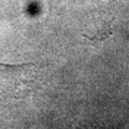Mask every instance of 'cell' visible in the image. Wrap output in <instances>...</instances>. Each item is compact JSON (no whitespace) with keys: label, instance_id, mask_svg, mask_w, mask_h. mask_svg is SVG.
Masks as SVG:
<instances>
[{"label":"cell","instance_id":"6da1fadb","mask_svg":"<svg viewBox=\"0 0 129 129\" xmlns=\"http://www.w3.org/2000/svg\"><path fill=\"white\" fill-rule=\"evenodd\" d=\"M112 35H113L112 28L108 25V26H106L104 28H102L101 30H99L96 35L92 36V37H89V36H87V35H83V37H84V38H86V39L88 40V42L94 45V44L101 43L102 41H104V40L109 39Z\"/></svg>","mask_w":129,"mask_h":129}]
</instances>
